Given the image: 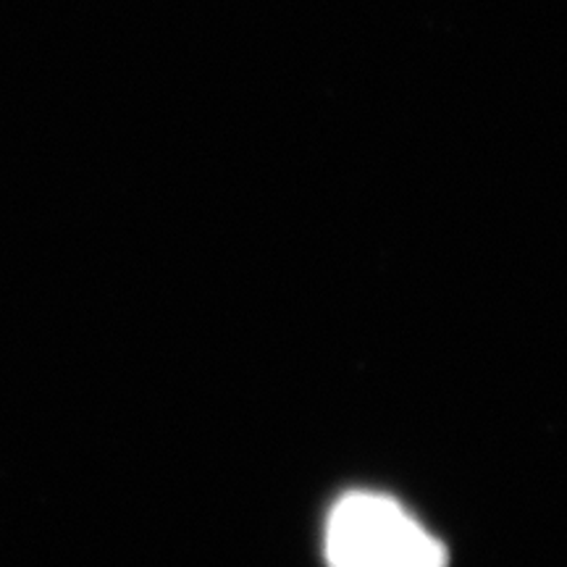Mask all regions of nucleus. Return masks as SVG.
<instances>
[{
	"mask_svg": "<svg viewBox=\"0 0 567 567\" xmlns=\"http://www.w3.org/2000/svg\"><path fill=\"white\" fill-rule=\"evenodd\" d=\"M326 559L329 567H446V549L400 502L352 492L326 523Z\"/></svg>",
	"mask_w": 567,
	"mask_h": 567,
	"instance_id": "nucleus-1",
	"label": "nucleus"
}]
</instances>
